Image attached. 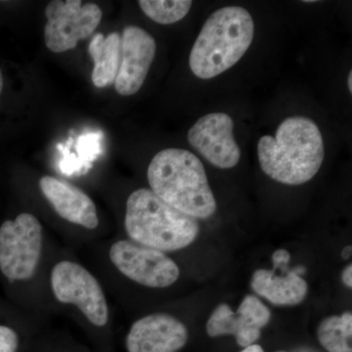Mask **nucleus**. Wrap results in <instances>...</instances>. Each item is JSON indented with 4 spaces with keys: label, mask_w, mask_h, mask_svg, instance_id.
<instances>
[{
    "label": "nucleus",
    "mask_w": 352,
    "mask_h": 352,
    "mask_svg": "<svg viewBox=\"0 0 352 352\" xmlns=\"http://www.w3.org/2000/svg\"><path fill=\"white\" fill-rule=\"evenodd\" d=\"M2 88H3V78H2L1 71H0V94H1Z\"/></svg>",
    "instance_id": "obj_24"
},
{
    "label": "nucleus",
    "mask_w": 352,
    "mask_h": 352,
    "mask_svg": "<svg viewBox=\"0 0 352 352\" xmlns=\"http://www.w3.org/2000/svg\"><path fill=\"white\" fill-rule=\"evenodd\" d=\"M39 188L62 219L87 229L98 226L96 206L82 189L48 175L41 178Z\"/></svg>",
    "instance_id": "obj_14"
},
{
    "label": "nucleus",
    "mask_w": 352,
    "mask_h": 352,
    "mask_svg": "<svg viewBox=\"0 0 352 352\" xmlns=\"http://www.w3.org/2000/svg\"><path fill=\"white\" fill-rule=\"evenodd\" d=\"M254 23L249 11L226 6L210 14L197 38L189 65L201 80H210L232 68L249 50Z\"/></svg>",
    "instance_id": "obj_3"
},
{
    "label": "nucleus",
    "mask_w": 352,
    "mask_h": 352,
    "mask_svg": "<svg viewBox=\"0 0 352 352\" xmlns=\"http://www.w3.org/2000/svg\"><path fill=\"white\" fill-rule=\"evenodd\" d=\"M147 177L152 191L183 214L205 219L217 210L205 166L193 153L177 148L157 153Z\"/></svg>",
    "instance_id": "obj_2"
},
{
    "label": "nucleus",
    "mask_w": 352,
    "mask_h": 352,
    "mask_svg": "<svg viewBox=\"0 0 352 352\" xmlns=\"http://www.w3.org/2000/svg\"><path fill=\"white\" fill-rule=\"evenodd\" d=\"M234 122L226 113H212L197 120L188 131L190 145L208 163L222 170L237 166L241 150L233 134Z\"/></svg>",
    "instance_id": "obj_9"
},
{
    "label": "nucleus",
    "mask_w": 352,
    "mask_h": 352,
    "mask_svg": "<svg viewBox=\"0 0 352 352\" xmlns=\"http://www.w3.org/2000/svg\"><path fill=\"white\" fill-rule=\"evenodd\" d=\"M352 254V248L351 245H347V247L344 248L342 252V258L346 259V261H349V258H351Z\"/></svg>",
    "instance_id": "obj_22"
},
{
    "label": "nucleus",
    "mask_w": 352,
    "mask_h": 352,
    "mask_svg": "<svg viewBox=\"0 0 352 352\" xmlns=\"http://www.w3.org/2000/svg\"><path fill=\"white\" fill-rule=\"evenodd\" d=\"M271 319L270 308L256 296H245L237 312L227 303L215 307L207 322L206 330L210 337L234 336L240 346H252L261 338V330Z\"/></svg>",
    "instance_id": "obj_10"
},
{
    "label": "nucleus",
    "mask_w": 352,
    "mask_h": 352,
    "mask_svg": "<svg viewBox=\"0 0 352 352\" xmlns=\"http://www.w3.org/2000/svg\"><path fill=\"white\" fill-rule=\"evenodd\" d=\"M19 338L13 329L0 325V352H17Z\"/></svg>",
    "instance_id": "obj_19"
},
{
    "label": "nucleus",
    "mask_w": 352,
    "mask_h": 352,
    "mask_svg": "<svg viewBox=\"0 0 352 352\" xmlns=\"http://www.w3.org/2000/svg\"><path fill=\"white\" fill-rule=\"evenodd\" d=\"M291 254L279 249L273 252L272 270H258L252 274L251 286L254 293L272 305L294 307L303 302L308 293L307 281L300 273L289 270Z\"/></svg>",
    "instance_id": "obj_12"
},
{
    "label": "nucleus",
    "mask_w": 352,
    "mask_h": 352,
    "mask_svg": "<svg viewBox=\"0 0 352 352\" xmlns=\"http://www.w3.org/2000/svg\"><path fill=\"white\" fill-rule=\"evenodd\" d=\"M342 283L346 285L347 288H352V265L349 264L342 273Z\"/></svg>",
    "instance_id": "obj_20"
},
{
    "label": "nucleus",
    "mask_w": 352,
    "mask_h": 352,
    "mask_svg": "<svg viewBox=\"0 0 352 352\" xmlns=\"http://www.w3.org/2000/svg\"><path fill=\"white\" fill-rule=\"evenodd\" d=\"M241 352H264L263 347L258 346V344H252V346L245 347ZM277 352H285V351H277Z\"/></svg>",
    "instance_id": "obj_21"
},
{
    "label": "nucleus",
    "mask_w": 352,
    "mask_h": 352,
    "mask_svg": "<svg viewBox=\"0 0 352 352\" xmlns=\"http://www.w3.org/2000/svg\"><path fill=\"white\" fill-rule=\"evenodd\" d=\"M46 47L54 53L74 50L78 41L91 36L100 24L102 10L94 3L80 0H53L45 9Z\"/></svg>",
    "instance_id": "obj_7"
},
{
    "label": "nucleus",
    "mask_w": 352,
    "mask_h": 352,
    "mask_svg": "<svg viewBox=\"0 0 352 352\" xmlns=\"http://www.w3.org/2000/svg\"><path fill=\"white\" fill-rule=\"evenodd\" d=\"M188 340V330L182 321L166 314L142 317L127 333L129 352H176Z\"/></svg>",
    "instance_id": "obj_13"
},
{
    "label": "nucleus",
    "mask_w": 352,
    "mask_h": 352,
    "mask_svg": "<svg viewBox=\"0 0 352 352\" xmlns=\"http://www.w3.org/2000/svg\"><path fill=\"white\" fill-rule=\"evenodd\" d=\"M347 87H349V92L352 94V72H349V78H347Z\"/></svg>",
    "instance_id": "obj_23"
},
{
    "label": "nucleus",
    "mask_w": 352,
    "mask_h": 352,
    "mask_svg": "<svg viewBox=\"0 0 352 352\" xmlns=\"http://www.w3.org/2000/svg\"><path fill=\"white\" fill-rule=\"evenodd\" d=\"M110 259L122 275L149 288L170 287L180 275L177 264L164 252L131 241L113 244Z\"/></svg>",
    "instance_id": "obj_8"
},
{
    "label": "nucleus",
    "mask_w": 352,
    "mask_h": 352,
    "mask_svg": "<svg viewBox=\"0 0 352 352\" xmlns=\"http://www.w3.org/2000/svg\"><path fill=\"white\" fill-rule=\"evenodd\" d=\"M124 224L133 242L164 252L185 249L200 232L198 220L146 188L135 190L127 199Z\"/></svg>",
    "instance_id": "obj_4"
},
{
    "label": "nucleus",
    "mask_w": 352,
    "mask_h": 352,
    "mask_svg": "<svg viewBox=\"0 0 352 352\" xmlns=\"http://www.w3.org/2000/svg\"><path fill=\"white\" fill-rule=\"evenodd\" d=\"M120 43L118 32L107 36L97 34L90 41L88 53L94 62L91 80L96 87H106L115 83L120 65Z\"/></svg>",
    "instance_id": "obj_15"
},
{
    "label": "nucleus",
    "mask_w": 352,
    "mask_h": 352,
    "mask_svg": "<svg viewBox=\"0 0 352 352\" xmlns=\"http://www.w3.org/2000/svg\"><path fill=\"white\" fill-rule=\"evenodd\" d=\"M43 251V226L34 214H21L0 227V270L12 281L36 273Z\"/></svg>",
    "instance_id": "obj_5"
},
{
    "label": "nucleus",
    "mask_w": 352,
    "mask_h": 352,
    "mask_svg": "<svg viewBox=\"0 0 352 352\" xmlns=\"http://www.w3.org/2000/svg\"><path fill=\"white\" fill-rule=\"evenodd\" d=\"M319 342L328 352H352V314L326 317L317 328Z\"/></svg>",
    "instance_id": "obj_17"
},
{
    "label": "nucleus",
    "mask_w": 352,
    "mask_h": 352,
    "mask_svg": "<svg viewBox=\"0 0 352 352\" xmlns=\"http://www.w3.org/2000/svg\"><path fill=\"white\" fill-rule=\"evenodd\" d=\"M50 281L60 302L76 305L97 327L108 323L109 307L103 289L87 268L73 261H60L51 271Z\"/></svg>",
    "instance_id": "obj_6"
},
{
    "label": "nucleus",
    "mask_w": 352,
    "mask_h": 352,
    "mask_svg": "<svg viewBox=\"0 0 352 352\" xmlns=\"http://www.w3.org/2000/svg\"><path fill=\"white\" fill-rule=\"evenodd\" d=\"M120 65L115 87L122 96L138 94L151 68L157 44L142 28L127 25L120 36Z\"/></svg>",
    "instance_id": "obj_11"
},
{
    "label": "nucleus",
    "mask_w": 352,
    "mask_h": 352,
    "mask_svg": "<svg viewBox=\"0 0 352 352\" xmlns=\"http://www.w3.org/2000/svg\"><path fill=\"white\" fill-rule=\"evenodd\" d=\"M141 10L147 17L161 25L179 22L189 13L193 2L190 0H140Z\"/></svg>",
    "instance_id": "obj_18"
},
{
    "label": "nucleus",
    "mask_w": 352,
    "mask_h": 352,
    "mask_svg": "<svg viewBox=\"0 0 352 352\" xmlns=\"http://www.w3.org/2000/svg\"><path fill=\"white\" fill-rule=\"evenodd\" d=\"M261 170L271 179L285 185L305 184L323 164V136L314 120L303 116L287 118L275 135H264L258 143Z\"/></svg>",
    "instance_id": "obj_1"
},
{
    "label": "nucleus",
    "mask_w": 352,
    "mask_h": 352,
    "mask_svg": "<svg viewBox=\"0 0 352 352\" xmlns=\"http://www.w3.org/2000/svg\"><path fill=\"white\" fill-rule=\"evenodd\" d=\"M101 139L100 132H88L80 136L76 145L78 155L69 151L67 145L58 144V149L62 154L59 164L62 173L69 175L80 173L82 170L87 171L102 153Z\"/></svg>",
    "instance_id": "obj_16"
}]
</instances>
